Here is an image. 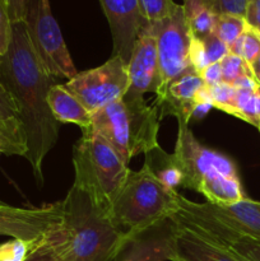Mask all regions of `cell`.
Masks as SVG:
<instances>
[{
  "instance_id": "obj_1",
  "label": "cell",
  "mask_w": 260,
  "mask_h": 261,
  "mask_svg": "<svg viewBox=\"0 0 260 261\" xmlns=\"http://www.w3.org/2000/svg\"><path fill=\"white\" fill-rule=\"evenodd\" d=\"M0 82L18 107V119L27 139L25 160L38 185H42V163L59 139L60 122L48 106L54 76L46 71L31 43L24 22L12 24L8 50L0 56Z\"/></svg>"
},
{
  "instance_id": "obj_2",
  "label": "cell",
  "mask_w": 260,
  "mask_h": 261,
  "mask_svg": "<svg viewBox=\"0 0 260 261\" xmlns=\"http://www.w3.org/2000/svg\"><path fill=\"white\" fill-rule=\"evenodd\" d=\"M63 222L47 234L59 261H116L129 244L109 212L71 186L63 200Z\"/></svg>"
},
{
  "instance_id": "obj_3",
  "label": "cell",
  "mask_w": 260,
  "mask_h": 261,
  "mask_svg": "<svg viewBox=\"0 0 260 261\" xmlns=\"http://www.w3.org/2000/svg\"><path fill=\"white\" fill-rule=\"evenodd\" d=\"M177 124L172 158L184 176L183 188L201 194L206 203L216 205L233 204L246 198L233 161L201 144L189 124Z\"/></svg>"
},
{
  "instance_id": "obj_4",
  "label": "cell",
  "mask_w": 260,
  "mask_h": 261,
  "mask_svg": "<svg viewBox=\"0 0 260 261\" xmlns=\"http://www.w3.org/2000/svg\"><path fill=\"white\" fill-rule=\"evenodd\" d=\"M178 193L157 180L147 165L130 170L115 196L110 216L127 240L172 218L177 212Z\"/></svg>"
},
{
  "instance_id": "obj_5",
  "label": "cell",
  "mask_w": 260,
  "mask_h": 261,
  "mask_svg": "<svg viewBox=\"0 0 260 261\" xmlns=\"http://www.w3.org/2000/svg\"><path fill=\"white\" fill-rule=\"evenodd\" d=\"M92 126L112 145L125 165L140 153L160 147V110L144 97L126 93L121 99L92 114Z\"/></svg>"
},
{
  "instance_id": "obj_6",
  "label": "cell",
  "mask_w": 260,
  "mask_h": 261,
  "mask_svg": "<svg viewBox=\"0 0 260 261\" xmlns=\"http://www.w3.org/2000/svg\"><path fill=\"white\" fill-rule=\"evenodd\" d=\"M74 185L110 213L111 204L130 172L112 145L94 129H83L73 149Z\"/></svg>"
},
{
  "instance_id": "obj_7",
  "label": "cell",
  "mask_w": 260,
  "mask_h": 261,
  "mask_svg": "<svg viewBox=\"0 0 260 261\" xmlns=\"http://www.w3.org/2000/svg\"><path fill=\"white\" fill-rule=\"evenodd\" d=\"M24 24L33 50L46 71L54 78H73L78 71L51 12L50 0H31Z\"/></svg>"
},
{
  "instance_id": "obj_8",
  "label": "cell",
  "mask_w": 260,
  "mask_h": 261,
  "mask_svg": "<svg viewBox=\"0 0 260 261\" xmlns=\"http://www.w3.org/2000/svg\"><path fill=\"white\" fill-rule=\"evenodd\" d=\"M127 64L120 56L112 55L97 68L78 71L64 87L73 93L91 114L119 101L129 89Z\"/></svg>"
},
{
  "instance_id": "obj_9",
  "label": "cell",
  "mask_w": 260,
  "mask_h": 261,
  "mask_svg": "<svg viewBox=\"0 0 260 261\" xmlns=\"http://www.w3.org/2000/svg\"><path fill=\"white\" fill-rule=\"evenodd\" d=\"M157 43L158 65H160L161 87L155 94L161 93L177 76L191 69L190 42L185 9L177 4L172 14L158 22L148 23Z\"/></svg>"
},
{
  "instance_id": "obj_10",
  "label": "cell",
  "mask_w": 260,
  "mask_h": 261,
  "mask_svg": "<svg viewBox=\"0 0 260 261\" xmlns=\"http://www.w3.org/2000/svg\"><path fill=\"white\" fill-rule=\"evenodd\" d=\"M63 217V200L41 208H17L0 201V234L35 242L58 228Z\"/></svg>"
},
{
  "instance_id": "obj_11",
  "label": "cell",
  "mask_w": 260,
  "mask_h": 261,
  "mask_svg": "<svg viewBox=\"0 0 260 261\" xmlns=\"http://www.w3.org/2000/svg\"><path fill=\"white\" fill-rule=\"evenodd\" d=\"M154 105L160 110L161 119L172 115L177 121L189 124L199 106L211 105L208 86L204 83L200 74L191 68L158 93Z\"/></svg>"
},
{
  "instance_id": "obj_12",
  "label": "cell",
  "mask_w": 260,
  "mask_h": 261,
  "mask_svg": "<svg viewBox=\"0 0 260 261\" xmlns=\"http://www.w3.org/2000/svg\"><path fill=\"white\" fill-rule=\"evenodd\" d=\"M99 4L111 30L112 55L127 64L138 36L148 24L140 0H99Z\"/></svg>"
},
{
  "instance_id": "obj_13",
  "label": "cell",
  "mask_w": 260,
  "mask_h": 261,
  "mask_svg": "<svg viewBox=\"0 0 260 261\" xmlns=\"http://www.w3.org/2000/svg\"><path fill=\"white\" fill-rule=\"evenodd\" d=\"M129 89L126 93L144 97L145 93H157L161 87L155 37L148 24L138 36L127 63Z\"/></svg>"
},
{
  "instance_id": "obj_14",
  "label": "cell",
  "mask_w": 260,
  "mask_h": 261,
  "mask_svg": "<svg viewBox=\"0 0 260 261\" xmlns=\"http://www.w3.org/2000/svg\"><path fill=\"white\" fill-rule=\"evenodd\" d=\"M176 223L172 218L133 237L120 261H171Z\"/></svg>"
},
{
  "instance_id": "obj_15",
  "label": "cell",
  "mask_w": 260,
  "mask_h": 261,
  "mask_svg": "<svg viewBox=\"0 0 260 261\" xmlns=\"http://www.w3.org/2000/svg\"><path fill=\"white\" fill-rule=\"evenodd\" d=\"M195 206L229 231L260 241V201L244 198L227 205L195 203Z\"/></svg>"
},
{
  "instance_id": "obj_16",
  "label": "cell",
  "mask_w": 260,
  "mask_h": 261,
  "mask_svg": "<svg viewBox=\"0 0 260 261\" xmlns=\"http://www.w3.org/2000/svg\"><path fill=\"white\" fill-rule=\"evenodd\" d=\"M176 223V222H175ZM171 261H241L222 245L176 223Z\"/></svg>"
},
{
  "instance_id": "obj_17",
  "label": "cell",
  "mask_w": 260,
  "mask_h": 261,
  "mask_svg": "<svg viewBox=\"0 0 260 261\" xmlns=\"http://www.w3.org/2000/svg\"><path fill=\"white\" fill-rule=\"evenodd\" d=\"M47 101L54 117L60 124H75L81 126L82 130L92 126V114L64 84H54L51 87Z\"/></svg>"
},
{
  "instance_id": "obj_18",
  "label": "cell",
  "mask_w": 260,
  "mask_h": 261,
  "mask_svg": "<svg viewBox=\"0 0 260 261\" xmlns=\"http://www.w3.org/2000/svg\"><path fill=\"white\" fill-rule=\"evenodd\" d=\"M229 54V48L216 33L204 38H193L190 42V63L198 73L214 63H219Z\"/></svg>"
},
{
  "instance_id": "obj_19",
  "label": "cell",
  "mask_w": 260,
  "mask_h": 261,
  "mask_svg": "<svg viewBox=\"0 0 260 261\" xmlns=\"http://www.w3.org/2000/svg\"><path fill=\"white\" fill-rule=\"evenodd\" d=\"M144 163L166 188L176 190L177 186H183L184 176L173 161L172 154H167L161 147L145 153Z\"/></svg>"
},
{
  "instance_id": "obj_20",
  "label": "cell",
  "mask_w": 260,
  "mask_h": 261,
  "mask_svg": "<svg viewBox=\"0 0 260 261\" xmlns=\"http://www.w3.org/2000/svg\"><path fill=\"white\" fill-rule=\"evenodd\" d=\"M226 114L260 129V86L255 88H236Z\"/></svg>"
},
{
  "instance_id": "obj_21",
  "label": "cell",
  "mask_w": 260,
  "mask_h": 261,
  "mask_svg": "<svg viewBox=\"0 0 260 261\" xmlns=\"http://www.w3.org/2000/svg\"><path fill=\"white\" fill-rule=\"evenodd\" d=\"M0 153L4 155H22L27 153V139L18 117L0 120Z\"/></svg>"
},
{
  "instance_id": "obj_22",
  "label": "cell",
  "mask_w": 260,
  "mask_h": 261,
  "mask_svg": "<svg viewBox=\"0 0 260 261\" xmlns=\"http://www.w3.org/2000/svg\"><path fill=\"white\" fill-rule=\"evenodd\" d=\"M249 27L244 17L233 14H217L214 33L223 41L228 48L237 41V38Z\"/></svg>"
},
{
  "instance_id": "obj_23",
  "label": "cell",
  "mask_w": 260,
  "mask_h": 261,
  "mask_svg": "<svg viewBox=\"0 0 260 261\" xmlns=\"http://www.w3.org/2000/svg\"><path fill=\"white\" fill-rule=\"evenodd\" d=\"M229 53L244 59L247 64L254 61L260 55V33L259 31L247 27L245 32L237 38L229 47Z\"/></svg>"
},
{
  "instance_id": "obj_24",
  "label": "cell",
  "mask_w": 260,
  "mask_h": 261,
  "mask_svg": "<svg viewBox=\"0 0 260 261\" xmlns=\"http://www.w3.org/2000/svg\"><path fill=\"white\" fill-rule=\"evenodd\" d=\"M188 19L189 30L193 38H204L214 33L217 22V14L209 8L203 7L194 13Z\"/></svg>"
},
{
  "instance_id": "obj_25",
  "label": "cell",
  "mask_w": 260,
  "mask_h": 261,
  "mask_svg": "<svg viewBox=\"0 0 260 261\" xmlns=\"http://www.w3.org/2000/svg\"><path fill=\"white\" fill-rule=\"evenodd\" d=\"M219 64H221L222 82L223 83L233 86L239 79L244 78V76H252L249 64L244 59L232 53L224 56L219 61Z\"/></svg>"
},
{
  "instance_id": "obj_26",
  "label": "cell",
  "mask_w": 260,
  "mask_h": 261,
  "mask_svg": "<svg viewBox=\"0 0 260 261\" xmlns=\"http://www.w3.org/2000/svg\"><path fill=\"white\" fill-rule=\"evenodd\" d=\"M140 4L148 23L165 19L177 7L173 0H140Z\"/></svg>"
},
{
  "instance_id": "obj_27",
  "label": "cell",
  "mask_w": 260,
  "mask_h": 261,
  "mask_svg": "<svg viewBox=\"0 0 260 261\" xmlns=\"http://www.w3.org/2000/svg\"><path fill=\"white\" fill-rule=\"evenodd\" d=\"M235 92H236V88L233 86L223 83V82L208 87V96L212 107L226 112L233 99Z\"/></svg>"
},
{
  "instance_id": "obj_28",
  "label": "cell",
  "mask_w": 260,
  "mask_h": 261,
  "mask_svg": "<svg viewBox=\"0 0 260 261\" xmlns=\"http://www.w3.org/2000/svg\"><path fill=\"white\" fill-rule=\"evenodd\" d=\"M35 242L13 239L12 241L2 244L0 245V261H23Z\"/></svg>"
},
{
  "instance_id": "obj_29",
  "label": "cell",
  "mask_w": 260,
  "mask_h": 261,
  "mask_svg": "<svg viewBox=\"0 0 260 261\" xmlns=\"http://www.w3.org/2000/svg\"><path fill=\"white\" fill-rule=\"evenodd\" d=\"M23 261H59L55 249L48 240L47 234L35 242Z\"/></svg>"
},
{
  "instance_id": "obj_30",
  "label": "cell",
  "mask_w": 260,
  "mask_h": 261,
  "mask_svg": "<svg viewBox=\"0 0 260 261\" xmlns=\"http://www.w3.org/2000/svg\"><path fill=\"white\" fill-rule=\"evenodd\" d=\"M12 24L8 0H0V56L7 53L10 43Z\"/></svg>"
},
{
  "instance_id": "obj_31",
  "label": "cell",
  "mask_w": 260,
  "mask_h": 261,
  "mask_svg": "<svg viewBox=\"0 0 260 261\" xmlns=\"http://www.w3.org/2000/svg\"><path fill=\"white\" fill-rule=\"evenodd\" d=\"M249 0H213L209 9L216 14H233L245 18Z\"/></svg>"
},
{
  "instance_id": "obj_32",
  "label": "cell",
  "mask_w": 260,
  "mask_h": 261,
  "mask_svg": "<svg viewBox=\"0 0 260 261\" xmlns=\"http://www.w3.org/2000/svg\"><path fill=\"white\" fill-rule=\"evenodd\" d=\"M18 117V107L12 94L0 82V120H9Z\"/></svg>"
},
{
  "instance_id": "obj_33",
  "label": "cell",
  "mask_w": 260,
  "mask_h": 261,
  "mask_svg": "<svg viewBox=\"0 0 260 261\" xmlns=\"http://www.w3.org/2000/svg\"><path fill=\"white\" fill-rule=\"evenodd\" d=\"M31 0H8L12 23L24 22Z\"/></svg>"
},
{
  "instance_id": "obj_34",
  "label": "cell",
  "mask_w": 260,
  "mask_h": 261,
  "mask_svg": "<svg viewBox=\"0 0 260 261\" xmlns=\"http://www.w3.org/2000/svg\"><path fill=\"white\" fill-rule=\"evenodd\" d=\"M199 74H200L201 79H203L204 83L208 87L214 86V84H218L222 82V69L219 63H214L212 65H208Z\"/></svg>"
},
{
  "instance_id": "obj_35",
  "label": "cell",
  "mask_w": 260,
  "mask_h": 261,
  "mask_svg": "<svg viewBox=\"0 0 260 261\" xmlns=\"http://www.w3.org/2000/svg\"><path fill=\"white\" fill-rule=\"evenodd\" d=\"M245 19L249 27L260 31V0H249Z\"/></svg>"
},
{
  "instance_id": "obj_36",
  "label": "cell",
  "mask_w": 260,
  "mask_h": 261,
  "mask_svg": "<svg viewBox=\"0 0 260 261\" xmlns=\"http://www.w3.org/2000/svg\"><path fill=\"white\" fill-rule=\"evenodd\" d=\"M183 7L185 9L186 18L191 17L195 12H198L200 8L204 7L203 0H183Z\"/></svg>"
},
{
  "instance_id": "obj_37",
  "label": "cell",
  "mask_w": 260,
  "mask_h": 261,
  "mask_svg": "<svg viewBox=\"0 0 260 261\" xmlns=\"http://www.w3.org/2000/svg\"><path fill=\"white\" fill-rule=\"evenodd\" d=\"M249 65H250V70H251V74H252V78H254L255 82L260 86V55L257 56L254 61H251Z\"/></svg>"
},
{
  "instance_id": "obj_38",
  "label": "cell",
  "mask_w": 260,
  "mask_h": 261,
  "mask_svg": "<svg viewBox=\"0 0 260 261\" xmlns=\"http://www.w3.org/2000/svg\"><path fill=\"white\" fill-rule=\"evenodd\" d=\"M203 2H204V7L211 8V4H212V2H213V0H203Z\"/></svg>"
},
{
  "instance_id": "obj_39",
  "label": "cell",
  "mask_w": 260,
  "mask_h": 261,
  "mask_svg": "<svg viewBox=\"0 0 260 261\" xmlns=\"http://www.w3.org/2000/svg\"><path fill=\"white\" fill-rule=\"evenodd\" d=\"M0 157H2V153H0Z\"/></svg>"
},
{
  "instance_id": "obj_40",
  "label": "cell",
  "mask_w": 260,
  "mask_h": 261,
  "mask_svg": "<svg viewBox=\"0 0 260 261\" xmlns=\"http://www.w3.org/2000/svg\"><path fill=\"white\" fill-rule=\"evenodd\" d=\"M259 33H260V31H259Z\"/></svg>"
},
{
  "instance_id": "obj_41",
  "label": "cell",
  "mask_w": 260,
  "mask_h": 261,
  "mask_svg": "<svg viewBox=\"0 0 260 261\" xmlns=\"http://www.w3.org/2000/svg\"><path fill=\"white\" fill-rule=\"evenodd\" d=\"M259 132H260V129H259Z\"/></svg>"
},
{
  "instance_id": "obj_42",
  "label": "cell",
  "mask_w": 260,
  "mask_h": 261,
  "mask_svg": "<svg viewBox=\"0 0 260 261\" xmlns=\"http://www.w3.org/2000/svg\"><path fill=\"white\" fill-rule=\"evenodd\" d=\"M0 236H2V234H0Z\"/></svg>"
}]
</instances>
